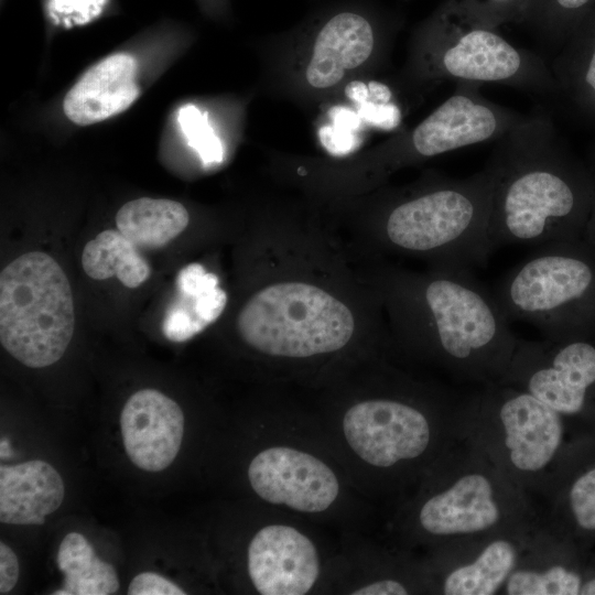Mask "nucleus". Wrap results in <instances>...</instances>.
Returning <instances> with one entry per match:
<instances>
[{
	"instance_id": "nucleus-24",
	"label": "nucleus",
	"mask_w": 595,
	"mask_h": 595,
	"mask_svg": "<svg viewBox=\"0 0 595 595\" xmlns=\"http://www.w3.org/2000/svg\"><path fill=\"white\" fill-rule=\"evenodd\" d=\"M57 566L64 574L63 586L55 595H110L119 589L113 566L99 559L88 540L71 532L62 540Z\"/></svg>"
},
{
	"instance_id": "nucleus-13",
	"label": "nucleus",
	"mask_w": 595,
	"mask_h": 595,
	"mask_svg": "<svg viewBox=\"0 0 595 595\" xmlns=\"http://www.w3.org/2000/svg\"><path fill=\"white\" fill-rule=\"evenodd\" d=\"M252 489L266 501L302 512L327 509L339 491L333 470L315 456L291 447L267 448L248 468Z\"/></svg>"
},
{
	"instance_id": "nucleus-12",
	"label": "nucleus",
	"mask_w": 595,
	"mask_h": 595,
	"mask_svg": "<svg viewBox=\"0 0 595 595\" xmlns=\"http://www.w3.org/2000/svg\"><path fill=\"white\" fill-rule=\"evenodd\" d=\"M479 89L476 84L457 83L447 99L411 131L382 149V171L496 141L527 118L528 115L487 99Z\"/></svg>"
},
{
	"instance_id": "nucleus-18",
	"label": "nucleus",
	"mask_w": 595,
	"mask_h": 595,
	"mask_svg": "<svg viewBox=\"0 0 595 595\" xmlns=\"http://www.w3.org/2000/svg\"><path fill=\"white\" fill-rule=\"evenodd\" d=\"M380 35L365 13L342 10L328 17L317 30L304 78L310 87L326 90L367 64L378 52Z\"/></svg>"
},
{
	"instance_id": "nucleus-10",
	"label": "nucleus",
	"mask_w": 595,
	"mask_h": 595,
	"mask_svg": "<svg viewBox=\"0 0 595 595\" xmlns=\"http://www.w3.org/2000/svg\"><path fill=\"white\" fill-rule=\"evenodd\" d=\"M504 382L518 386L595 439V335L518 340Z\"/></svg>"
},
{
	"instance_id": "nucleus-29",
	"label": "nucleus",
	"mask_w": 595,
	"mask_h": 595,
	"mask_svg": "<svg viewBox=\"0 0 595 595\" xmlns=\"http://www.w3.org/2000/svg\"><path fill=\"white\" fill-rule=\"evenodd\" d=\"M129 595H184L185 592L170 580L151 572L136 575L128 588Z\"/></svg>"
},
{
	"instance_id": "nucleus-9",
	"label": "nucleus",
	"mask_w": 595,
	"mask_h": 595,
	"mask_svg": "<svg viewBox=\"0 0 595 595\" xmlns=\"http://www.w3.org/2000/svg\"><path fill=\"white\" fill-rule=\"evenodd\" d=\"M350 309L323 288L301 281L271 283L241 307L242 340L273 357L306 358L345 347L355 332Z\"/></svg>"
},
{
	"instance_id": "nucleus-15",
	"label": "nucleus",
	"mask_w": 595,
	"mask_h": 595,
	"mask_svg": "<svg viewBox=\"0 0 595 595\" xmlns=\"http://www.w3.org/2000/svg\"><path fill=\"white\" fill-rule=\"evenodd\" d=\"M248 571L262 595H303L318 577L320 559L313 542L299 530L271 524L252 538Z\"/></svg>"
},
{
	"instance_id": "nucleus-3",
	"label": "nucleus",
	"mask_w": 595,
	"mask_h": 595,
	"mask_svg": "<svg viewBox=\"0 0 595 595\" xmlns=\"http://www.w3.org/2000/svg\"><path fill=\"white\" fill-rule=\"evenodd\" d=\"M462 439L531 498L547 501L595 452V439L529 391L504 381L467 396Z\"/></svg>"
},
{
	"instance_id": "nucleus-19",
	"label": "nucleus",
	"mask_w": 595,
	"mask_h": 595,
	"mask_svg": "<svg viewBox=\"0 0 595 595\" xmlns=\"http://www.w3.org/2000/svg\"><path fill=\"white\" fill-rule=\"evenodd\" d=\"M139 95L136 60L116 53L83 74L66 94L63 108L71 121L87 126L125 111Z\"/></svg>"
},
{
	"instance_id": "nucleus-17",
	"label": "nucleus",
	"mask_w": 595,
	"mask_h": 595,
	"mask_svg": "<svg viewBox=\"0 0 595 595\" xmlns=\"http://www.w3.org/2000/svg\"><path fill=\"white\" fill-rule=\"evenodd\" d=\"M120 428L126 453L139 468L159 472L176 457L184 433L180 405L154 389H142L126 402Z\"/></svg>"
},
{
	"instance_id": "nucleus-11",
	"label": "nucleus",
	"mask_w": 595,
	"mask_h": 595,
	"mask_svg": "<svg viewBox=\"0 0 595 595\" xmlns=\"http://www.w3.org/2000/svg\"><path fill=\"white\" fill-rule=\"evenodd\" d=\"M420 405L376 398L353 405L343 430L349 446L375 467H394L423 457L434 444L451 448L462 440V419L433 422Z\"/></svg>"
},
{
	"instance_id": "nucleus-34",
	"label": "nucleus",
	"mask_w": 595,
	"mask_h": 595,
	"mask_svg": "<svg viewBox=\"0 0 595 595\" xmlns=\"http://www.w3.org/2000/svg\"><path fill=\"white\" fill-rule=\"evenodd\" d=\"M591 169L593 170V173L595 176V169H593L592 166ZM583 236L588 242H591L595 247V195H594L592 209L587 218Z\"/></svg>"
},
{
	"instance_id": "nucleus-32",
	"label": "nucleus",
	"mask_w": 595,
	"mask_h": 595,
	"mask_svg": "<svg viewBox=\"0 0 595 595\" xmlns=\"http://www.w3.org/2000/svg\"><path fill=\"white\" fill-rule=\"evenodd\" d=\"M353 595H405L409 594L408 587L397 580L387 578L377 582H372L366 586H363Z\"/></svg>"
},
{
	"instance_id": "nucleus-25",
	"label": "nucleus",
	"mask_w": 595,
	"mask_h": 595,
	"mask_svg": "<svg viewBox=\"0 0 595 595\" xmlns=\"http://www.w3.org/2000/svg\"><path fill=\"white\" fill-rule=\"evenodd\" d=\"M85 273L95 280L117 277L127 288L134 289L150 275L151 269L138 247L119 230L106 229L88 241L82 253Z\"/></svg>"
},
{
	"instance_id": "nucleus-7",
	"label": "nucleus",
	"mask_w": 595,
	"mask_h": 595,
	"mask_svg": "<svg viewBox=\"0 0 595 595\" xmlns=\"http://www.w3.org/2000/svg\"><path fill=\"white\" fill-rule=\"evenodd\" d=\"M493 293L509 322H527L544 339L595 335V247L584 236L545 244Z\"/></svg>"
},
{
	"instance_id": "nucleus-28",
	"label": "nucleus",
	"mask_w": 595,
	"mask_h": 595,
	"mask_svg": "<svg viewBox=\"0 0 595 595\" xmlns=\"http://www.w3.org/2000/svg\"><path fill=\"white\" fill-rule=\"evenodd\" d=\"M180 123L188 142L195 148L205 162H215L221 159V149L217 139L212 134L206 122L193 106H186L180 111Z\"/></svg>"
},
{
	"instance_id": "nucleus-20",
	"label": "nucleus",
	"mask_w": 595,
	"mask_h": 595,
	"mask_svg": "<svg viewBox=\"0 0 595 595\" xmlns=\"http://www.w3.org/2000/svg\"><path fill=\"white\" fill-rule=\"evenodd\" d=\"M65 487L48 463L28 461L0 467V521L10 524H43L61 506Z\"/></svg>"
},
{
	"instance_id": "nucleus-1",
	"label": "nucleus",
	"mask_w": 595,
	"mask_h": 595,
	"mask_svg": "<svg viewBox=\"0 0 595 595\" xmlns=\"http://www.w3.org/2000/svg\"><path fill=\"white\" fill-rule=\"evenodd\" d=\"M382 288L400 336L455 380L482 387L504 379L519 338L470 269L432 267L422 275L392 270L382 275Z\"/></svg>"
},
{
	"instance_id": "nucleus-35",
	"label": "nucleus",
	"mask_w": 595,
	"mask_h": 595,
	"mask_svg": "<svg viewBox=\"0 0 595 595\" xmlns=\"http://www.w3.org/2000/svg\"><path fill=\"white\" fill-rule=\"evenodd\" d=\"M11 448H10V444H9V441L7 439H1V442H0V455H1V458H6V457H9L11 456Z\"/></svg>"
},
{
	"instance_id": "nucleus-6",
	"label": "nucleus",
	"mask_w": 595,
	"mask_h": 595,
	"mask_svg": "<svg viewBox=\"0 0 595 595\" xmlns=\"http://www.w3.org/2000/svg\"><path fill=\"white\" fill-rule=\"evenodd\" d=\"M408 71L420 84H498L543 99L559 98L555 78L542 56L512 45L462 9H448L421 30Z\"/></svg>"
},
{
	"instance_id": "nucleus-8",
	"label": "nucleus",
	"mask_w": 595,
	"mask_h": 595,
	"mask_svg": "<svg viewBox=\"0 0 595 595\" xmlns=\"http://www.w3.org/2000/svg\"><path fill=\"white\" fill-rule=\"evenodd\" d=\"M75 326L71 284L55 259L26 252L0 274V342L30 368L62 358Z\"/></svg>"
},
{
	"instance_id": "nucleus-5",
	"label": "nucleus",
	"mask_w": 595,
	"mask_h": 595,
	"mask_svg": "<svg viewBox=\"0 0 595 595\" xmlns=\"http://www.w3.org/2000/svg\"><path fill=\"white\" fill-rule=\"evenodd\" d=\"M439 467L416 521L442 551L528 527L541 517L532 498L463 439Z\"/></svg>"
},
{
	"instance_id": "nucleus-33",
	"label": "nucleus",
	"mask_w": 595,
	"mask_h": 595,
	"mask_svg": "<svg viewBox=\"0 0 595 595\" xmlns=\"http://www.w3.org/2000/svg\"><path fill=\"white\" fill-rule=\"evenodd\" d=\"M581 595H595V552H591L585 567Z\"/></svg>"
},
{
	"instance_id": "nucleus-36",
	"label": "nucleus",
	"mask_w": 595,
	"mask_h": 595,
	"mask_svg": "<svg viewBox=\"0 0 595 595\" xmlns=\"http://www.w3.org/2000/svg\"><path fill=\"white\" fill-rule=\"evenodd\" d=\"M591 166H592L593 169H595V156L593 158V162H592Z\"/></svg>"
},
{
	"instance_id": "nucleus-27",
	"label": "nucleus",
	"mask_w": 595,
	"mask_h": 595,
	"mask_svg": "<svg viewBox=\"0 0 595 595\" xmlns=\"http://www.w3.org/2000/svg\"><path fill=\"white\" fill-rule=\"evenodd\" d=\"M595 0H532L531 15L541 51L556 54Z\"/></svg>"
},
{
	"instance_id": "nucleus-21",
	"label": "nucleus",
	"mask_w": 595,
	"mask_h": 595,
	"mask_svg": "<svg viewBox=\"0 0 595 595\" xmlns=\"http://www.w3.org/2000/svg\"><path fill=\"white\" fill-rule=\"evenodd\" d=\"M542 520L591 552L595 545V452L583 461L547 501Z\"/></svg>"
},
{
	"instance_id": "nucleus-2",
	"label": "nucleus",
	"mask_w": 595,
	"mask_h": 595,
	"mask_svg": "<svg viewBox=\"0 0 595 595\" xmlns=\"http://www.w3.org/2000/svg\"><path fill=\"white\" fill-rule=\"evenodd\" d=\"M489 217L494 251L506 245H545L583 237L595 176L560 139L543 112L527 118L495 141Z\"/></svg>"
},
{
	"instance_id": "nucleus-16",
	"label": "nucleus",
	"mask_w": 595,
	"mask_h": 595,
	"mask_svg": "<svg viewBox=\"0 0 595 595\" xmlns=\"http://www.w3.org/2000/svg\"><path fill=\"white\" fill-rule=\"evenodd\" d=\"M591 552L555 532L541 517L500 594L581 595Z\"/></svg>"
},
{
	"instance_id": "nucleus-26",
	"label": "nucleus",
	"mask_w": 595,
	"mask_h": 595,
	"mask_svg": "<svg viewBox=\"0 0 595 595\" xmlns=\"http://www.w3.org/2000/svg\"><path fill=\"white\" fill-rule=\"evenodd\" d=\"M178 295L173 304L187 312L203 328L216 321L225 309L227 296L218 278L203 266L191 263L176 278Z\"/></svg>"
},
{
	"instance_id": "nucleus-22",
	"label": "nucleus",
	"mask_w": 595,
	"mask_h": 595,
	"mask_svg": "<svg viewBox=\"0 0 595 595\" xmlns=\"http://www.w3.org/2000/svg\"><path fill=\"white\" fill-rule=\"evenodd\" d=\"M550 67L559 98L595 120V9L578 23Z\"/></svg>"
},
{
	"instance_id": "nucleus-14",
	"label": "nucleus",
	"mask_w": 595,
	"mask_h": 595,
	"mask_svg": "<svg viewBox=\"0 0 595 595\" xmlns=\"http://www.w3.org/2000/svg\"><path fill=\"white\" fill-rule=\"evenodd\" d=\"M539 521L442 551L439 592L445 595L500 594Z\"/></svg>"
},
{
	"instance_id": "nucleus-23",
	"label": "nucleus",
	"mask_w": 595,
	"mask_h": 595,
	"mask_svg": "<svg viewBox=\"0 0 595 595\" xmlns=\"http://www.w3.org/2000/svg\"><path fill=\"white\" fill-rule=\"evenodd\" d=\"M186 208L166 198L141 197L120 207L118 230L138 248L156 249L176 238L188 225Z\"/></svg>"
},
{
	"instance_id": "nucleus-31",
	"label": "nucleus",
	"mask_w": 595,
	"mask_h": 595,
	"mask_svg": "<svg viewBox=\"0 0 595 595\" xmlns=\"http://www.w3.org/2000/svg\"><path fill=\"white\" fill-rule=\"evenodd\" d=\"M19 562L15 553L0 543V594L9 593L18 582Z\"/></svg>"
},
{
	"instance_id": "nucleus-4",
	"label": "nucleus",
	"mask_w": 595,
	"mask_h": 595,
	"mask_svg": "<svg viewBox=\"0 0 595 595\" xmlns=\"http://www.w3.org/2000/svg\"><path fill=\"white\" fill-rule=\"evenodd\" d=\"M495 170L467 177L430 173L389 195L379 215L380 241L401 253L429 258L432 267L473 269L494 252L489 217Z\"/></svg>"
},
{
	"instance_id": "nucleus-30",
	"label": "nucleus",
	"mask_w": 595,
	"mask_h": 595,
	"mask_svg": "<svg viewBox=\"0 0 595 595\" xmlns=\"http://www.w3.org/2000/svg\"><path fill=\"white\" fill-rule=\"evenodd\" d=\"M522 6L523 0H482L470 13L466 14L486 26L494 28L496 22L510 17L515 8L520 9Z\"/></svg>"
}]
</instances>
